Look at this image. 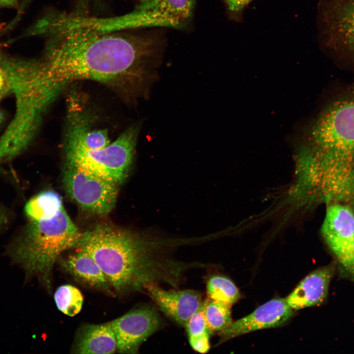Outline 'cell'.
<instances>
[{"label":"cell","instance_id":"4fadbf2b","mask_svg":"<svg viewBox=\"0 0 354 354\" xmlns=\"http://www.w3.org/2000/svg\"><path fill=\"white\" fill-rule=\"evenodd\" d=\"M145 292L165 315L182 326L204 301L201 294L193 290H167L159 285L151 284Z\"/></svg>","mask_w":354,"mask_h":354},{"label":"cell","instance_id":"3957f363","mask_svg":"<svg viewBox=\"0 0 354 354\" xmlns=\"http://www.w3.org/2000/svg\"><path fill=\"white\" fill-rule=\"evenodd\" d=\"M0 66L15 99L12 120L0 137V164L23 152L33 140L45 109L60 90L40 59L13 57L0 51Z\"/></svg>","mask_w":354,"mask_h":354},{"label":"cell","instance_id":"f546056e","mask_svg":"<svg viewBox=\"0 0 354 354\" xmlns=\"http://www.w3.org/2000/svg\"><path fill=\"white\" fill-rule=\"evenodd\" d=\"M1 29V25H0V29ZM1 43H0V46H1Z\"/></svg>","mask_w":354,"mask_h":354},{"label":"cell","instance_id":"9a60e30c","mask_svg":"<svg viewBox=\"0 0 354 354\" xmlns=\"http://www.w3.org/2000/svg\"><path fill=\"white\" fill-rule=\"evenodd\" d=\"M62 267L79 282L87 286L114 295L105 274L93 258L79 250L62 260Z\"/></svg>","mask_w":354,"mask_h":354},{"label":"cell","instance_id":"5bb4252c","mask_svg":"<svg viewBox=\"0 0 354 354\" xmlns=\"http://www.w3.org/2000/svg\"><path fill=\"white\" fill-rule=\"evenodd\" d=\"M333 274L330 266L311 272L286 298L288 305L297 310L322 304L327 296Z\"/></svg>","mask_w":354,"mask_h":354},{"label":"cell","instance_id":"7c38bea8","mask_svg":"<svg viewBox=\"0 0 354 354\" xmlns=\"http://www.w3.org/2000/svg\"><path fill=\"white\" fill-rule=\"evenodd\" d=\"M294 311L286 299H271L219 331L218 344L254 331L281 326L291 319Z\"/></svg>","mask_w":354,"mask_h":354},{"label":"cell","instance_id":"ac0fdd59","mask_svg":"<svg viewBox=\"0 0 354 354\" xmlns=\"http://www.w3.org/2000/svg\"><path fill=\"white\" fill-rule=\"evenodd\" d=\"M207 298L221 302L230 306L240 297L239 291L228 278L219 275L210 277L206 283Z\"/></svg>","mask_w":354,"mask_h":354},{"label":"cell","instance_id":"5b68a950","mask_svg":"<svg viewBox=\"0 0 354 354\" xmlns=\"http://www.w3.org/2000/svg\"><path fill=\"white\" fill-rule=\"evenodd\" d=\"M82 235L63 206L51 218L30 220L8 245L6 255L23 269L26 280L36 278L50 290L56 261L77 247Z\"/></svg>","mask_w":354,"mask_h":354},{"label":"cell","instance_id":"e0dca14e","mask_svg":"<svg viewBox=\"0 0 354 354\" xmlns=\"http://www.w3.org/2000/svg\"><path fill=\"white\" fill-rule=\"evenodd\" d=\"M60 196L53 191L41 192L30 199L26 204L25 211L30 220L51 218L63 206Z\"/></svg>","mask_w":354,"mask_h":354},{"label":"cell","instance_id":"f1b7e54d","mask_svg":"<svg viewBox=\"0 0 354 354\" xmlns=\"http://www.w3.org/2000/svg\"><path fill=\"white\" fill-rule=\"evenodd\" d=\"M353 196H354V193Z\"/></svg>","mask_w":354,"mask_h":354},{"label":"cell","instance_id":"cb8c5ba5","mask_svg":"<svg viewBox=\"0 0 354 354\" xmlns=\"http://www.w3.org/2000/svg\"><path fill=\"white\" fill-rule=\"evenodd\" d=\"M9 93H10L9 85L7 76L0 66V98H2Z\"/></svg>","mask_w":354,"mask_h":354},{"label":"cell","instance_id":"7402d4cb","mask_svg":"<svg viewBox=\"0 0 354 354\" xmlns=\"http://www.w3.org/2000/svg\"><path fill=\"white\" fill-rule=\"evenodd\" d=\"M232 17L236 20L242 19L244 9L253 0H223Z\"/></svg>","mask_w":354,"mask_h":354},{"label":"cell","instance_id":"484cf974","mask_svg":"<svg viewBox=\"0 0 354 354\" xmlns=\"http://www.w3.org/2000/svg\"><path fill=\"white\" fill-rule=\"evenodd\" d=\"M32 0H22L21 2L18 7V10L17 14H16L15 19L17 20H19L23 13L24 11L30 3Z\"/></svg>","mask_w":354,"mask_h":354},{"label":"cell","instance_id":"8fae6325","mask_svg":"<svg viewBox=\"0 0 354 354\" xmlns=\"http://www.w3.org/2000/svg\"><path fill=\"white\" fill-rule=\"evenodd\" d=\"M322 233L342 267L354 275V214L352 210L339 204L328 206Z\"/></svg>","mask_w":354,"mask_h":354},{"label":"cell","instance_id":"d6986e66","mask_svg":"<svg viewBox=\"0 0 354 354\" xmlns=\"http://www.w3.org/2000/svg\"><path fill=\"white\" fill-rule=\"evenodd\" d=\"M203 306L205 319L211 334L218 332L232 323L231 306L208 298L204 300Z\"/></svg>","mask_w":354,"mask_h":354},{"label":"cell","instance_id":"6da1fadb","mask_svg":"<svg viewBox=\"0 0 354 354\" xmlns=\"http://www.w3.org/2000/svg\"><path fill=\"white\" fill-rule=\"evenodd\" d=\"M45 37L41 59L60 88L90 79L119 86L128 95L144 96L155 79L156 50L149 38L104 31L85 24L80 15L51 13L30 29Z\"/></svg>","mask_w":354,"mask_h":354},{"label":"cell","instance_id":"4316f807","mask_svg":"<svg viewBox=\"0 0 354 354\" xmlns=\"http://www.w3.org/2000/svg\"><path fill=\"white\" fill-rule=\"evenodd\" d=\"M18 0H0V6L5 7H17Z\"/></svg>","mask_w":354,"mask_h":354},{"label":"cell","instance_id":"8992f818","mask_svg":"<svg viewBox=\"0 0 354 354\" xmlns=\"http://www.w3.org/2000/svg\"><path fill=\"white\" fill-rule=\"evenodd\" d=\"M140 126L138 124L131 126L107 147L97 149L66 142V161L119 185L129 173Z\"/></svg>","mask_w":354,"mask_h":354},{"label":"cell","instance_id":"4dcf8cb0","mask_svg":"<svg viewBox=\"0 0 354 354\" xmlns=\"http://www.w3.org/2000/svg\"><path fill=\"white\" fill-rule=\"evenodd\" d=\"M1 99V98H0V100Z\"/></svg>","mask_w":354,"mask_h":354},{"label":"cell","instance_id":"83f0119b","mask_svg":"<svg viewBox=\"0 0 354 354\" xmlns=\"http://www.w3.org/2000/svg\"><path fill=\"white\" fill-rule=\"evenodd\" d=\"M3 119V114L2 112L0 110V124L2 122Z\"/></svg>","mask_w":354,"mask_h":354},{"label":"cell","instance_id":"ba28073f","mask_svg":"<svg viewBox=\"0 0 354 354\" xmlns=\"http://www.w3.org/2000/svg\"><path fill=\"white\" fill-rule=\"evenodd\" d=\"M62 181L67 195L82 209L104 215L114 208L118 194L116 183L67 161Z\"/></svg>","mask_w":354,"mask_h":354},{"label":"cell","instance_id":"ffe728a7","mask_svg":"<svg viewBox=\"0 0 354 354\" xmlns=\"http://www.w3.org/2000/svg\"><path fill=\"white\" fill-rule=\"evenodd\" d=\"M54 300L60 311L66 315L73 317L81 311L84 299L81 292L76 287L63 285L56 290Z\"/></svg>","mask_w":354,"mask_h":354},{"label":"cell","instance_id":"30bf717a","mask_svg":"<svg viewBox=\"0 0 354 354\" xmlns=\"http://www.w3.org/2000/svg\"><path fill=\"white\" fill-rule=\"evenodd\" d=\"M119 353H137L141 345L160 329L163 320L153 307L144 306L131 310L110 322Z\"/></svg>","mask_w":354,"mask_h":354},{"label":"cell","instance_id":"d4e9b609","mask_svg":"<svg viewBox=\"0 0 354 354\" xmlns=\"http://www.w3.org/2000/svg\"><path fill=\"white\" fill-rule=\"evenodd\" d=\"M8 221V212L5 208L0 205V228L6 225Z\"/></svg>","mask_w":354,"mask_h":354},{"label":"cell","instance_id":"52a82bcc","mask_svg":"<svg viewBox=\"0 0 354 354\" xmlns=\"http://www.w3.org/2000/svg\"><path fill=\"white\" fill-rule=\"evenodd\" d=\"M317 24L321 47L354 65V0H319Z\"/></svg>","mask_w":354,"mask_h":354},{"label":"cell","instance_id":"277c9868","mask_svg":"<svg viewBox=\"0 0 354 354\" xmlns=\"http://www.w3.org/2000/svg\"><path fill=\"white\" fill-rule=\"evenodd\" d=\"M319 151L315 172L324 193L334 200L354 192V86L332 101L314 128Z\"/></svg>","mask_w":354,"mask_h":354},{"label":"cell","instance_id":"9c48e42d","mask_svg":"<svg viewBox=\"0 0 354 354\" xmlns=\"http://www.w3.org/2000/svg\"><path fill=\"white\" fill-rule=\"evenodd\" d=\"M133 11L118 17L122 30L151 27L177 28L191 16L194 0H135Z\"/></svg>","mask_w":354,"mask_h":354},{"label":"cell","instance_id":"7a4b0ae2","mask_svg":"<svg viewBox=\"0 0 354 354\" xmlns=\"http://www.w3.org/2000/svg\"><path fill=\"white\" fill-rule=\"evenodd\" d=\"M188 243L178 239L143 235L108 224L82 233L77 246L89 254L105 274L114 293L145 292L151 284L177 289L186 271L201 268L200 262L173 257L171 252Z\"/></svg>","mask_w":354,"mask_h":354},{"label":"cell","instance_id":"603a6c76","mask_svg":"<svg viewBox=\"0 0 354 354\" xmlns=\"http://www.w3.org/2000/svg\"><path fill=\"white\" fill-rule=\"evenodd\" d=\"M210 334H206L197 337L188 338L189 343L192 348L199 353H207L210 349Z\"/></svg>","mask_w":354,"mask_h":354},{"label":"cell","instance_id":"2e32d148","mask_svg":"<svg viewBox=\"0 0 354 354\" xmlns=\"http://www.w3.org/2000/svg\"><path fill=\"white\" fill-rule=\"evenodd\" d=\"M117 350V340L110 322L83 326L73 349L74 353L83 354H110Z\"/></svg>","mask_w":354,"mask_h":354},{"label":"cell","instance_id":"44dd1931","mask_svg":"<svg viewBox=\"0 0 354 354\" xmlns=\"http://www.w3.org/2000/svg\"><path fill=\"white\" fill-rule=\"evenodd\" d=\"M184 327L188 338L197 337L206 334H211L205 319L203 303L199 309L189 318Z\"/></svg>","mask_w":354,"mask_h":354}]
</instances>
